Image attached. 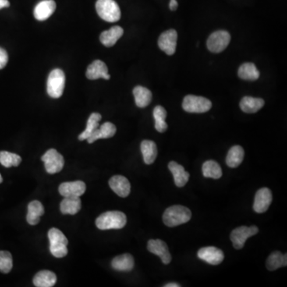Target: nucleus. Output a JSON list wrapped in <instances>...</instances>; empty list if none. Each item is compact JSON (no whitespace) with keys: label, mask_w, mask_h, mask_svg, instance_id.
I'll return each mask as SVG.
<instances>
[{"label":"nucleus","mask_w":287,"mask_h":287,"mask_svg":"<svg viewBox=\"0 0 287 287\" xmlns=\"http://www.w3.org/2000/svg\"><path fill=\"white\" fill-rule=\"evenodd\" d=\"M101 120V115L98 113H93L88 119L86 129L79 136V140H87L93 131L99 127V121Z\"/></svg>","instance_id":"obj_31"},{"label":"nucleus","mask_w":287,"mask_h":287,"mask_svg":"<svg viewBox=\"0 0 287 287\" xmlns=\"http://www.w3.org/2000/svg\"><path fill=\"white\" fill-rule=\"evenodd\" d=\"M199 259L211 265H219L224 261V254L222 250L214 246H207L199 250L197 253Z\"/></svg>","instance_id":"obj_12"},{"label":"nucleus","mask_w":287,"mask_h":287,"mask_svg":"<svg viewBox=\"0 0 287 287\" xmlns=\"http://www.w3.org/2000/svg\"><path fill=\"white\" fill-rule=\"evenodd\" d=\"M117 132V128L111 122H105L93 131V133L88 138V143L92 144L99 139H107L113 137Z\"/></svg>","instance_id":"obj_18"},{"label":"nucleus","mask_w":287,"mask_h":287,"mask_svg":"<svg viewBox=\"0 0 287 287\" xmlns=\"http://www.w3.org/2000/svg\"><path fill=\"white\" fill-rule=\"evenodd\" d=\"M192 218V212L185 206L174 205L168 207L163 214L164 224L169 228H173L181 224H186Z\"/></svg>","instance_id":"obj_1"},{"label":"nucleus","mask_w":287,"mask_h":287,"mask_svg":"<svg viewBox=\"0 0 287 287\" xmlns=\"http://www.w3.org/2000/svg\"><path fill=\"white\" fill-rule=\"evenodd\" d=\"M10 6V3L8 0H0V9L2 8H8Z\"/></svg>","instance_id":"obj_38"},{"label":"nucleus","mask_w":287,"mask_h":287,"mask_svg":"<svg viewBox=\"0 0 287 287\" xmlns=\"http://www.w3.org/2000/svg\"><path fill=\"white\" fill-rule=\"evenodd\" d=\"M263 99L252 97H244L241 100V110L246 114H255L261 110L264 105Z\"/></svg>","instance_id":"obj_26"},{"label":"nucleus","mask_w":287,"mask_h":287,"mask_svg":"<svg viewBox=\"0 0 287 287\" xmlns=\"http://www.w3.org/2000/svg\"><path fill=\"white\" fill-rule=\"evenodd\" d=\"M178 3L176 0H171L169 4V8L171 11H175L177 9Z\"/></svg>","instance_id":"obj_37"},{"label":"nucleus","mask_w":287,"mask_h":287,"mask_svg":"<svg viewBox=\"0 0 287 287\" xmlns=\"http://www.w3.org/2000/svg\"><path fill=\"white\" fill-rule=\"evenodd\" d=\"M182 106L186 112L203 114L211 110L212 104L210 100L205 97L188 95L184 99Z\"/></svg>","instance_id":"obj_6"},{"label":"nucleus","mask_w":287,"mask_h":287,"mask_svg":"<svg viewBox=\"0 0 287 287\" xmlns=\"http://www.w3.org/2000/svg\"><path fill=\"white\" fill-rule=\"evenodd\" d=\"M50 250L55 258H63L68 254V240L58 228H51L48 232Z\"/></svg>","instance_id":"obj_3"},{"label":"nucleus","mask_w":287,"mask_h":287,"mask_svg":"<svg viewBox=\"0 0 287 287\" xmlns=\"http://www.w3.org/2000/svg\"><path fill=\"white\" fill-rule=\"evenodd\" d=\"M140 150L143 155L144 161L146 164H152L157 157V148L153 140H145L140 144Z\"/></svg>","instance_id":"obj_24"},{"label":"nucleus","mask_w":287,"mask_h":287,"mask_svg":"<svg viewBox=\"0 0 287 287\" xmlns=\"http://www.w3.org/2000/svg\"><path fill=\"white\" fill-rule=\"evenodd\" d=\"M272 193L267 188H263L256 192L255 202H254V211L257 213H263L268 210L272 203Z\"/></svg>","instance_id":"obj_13"},{"label":"nucleus","mask_w":287,"mask_h":287,"mask_svg":"<svg viewBox=\"0 0 287 287\" xmlns=\"http://www.w3.org/2000/svg\"><path fill=\"white\" fill-rule=\"evenodd\" d=\"M86 190V184L83 181H77L73 182H65L60 185L58 192L64 197L67 196H79L84 194Z\"/></svg>","instance_id":"obj_14"},{"label":"nucleus","mask_w":287,"mask_h":287,"mask_svg":"<svg viewBox=\"0 0 287 287\" xmlns=\"http://www.w3.org/2000/svg\"><path fill=\"white\" fill-rule=\"evenodd\" d=\"M244 158V150L241 146H235L230 149L226 162L230 168H237L240 165Z\"/></svg>","instance_id":"obj_28"},{"label":"nucleus","mask_w":287,"mask_h":287,"mask_svg":"<svg viewBox=\"0 0 287 287\" xmlns=\"http://www.w3.org/2000/svg\"><path fill=\"white\" fill-rule=\"evenodd\" d=\"M42 161L44 162L46 171L49 174H55L61 172L65 164L62 154H60L54 149L49 150L42 157Z\"/></svg>","instance_id":"obj_7"},{"label":"nucleus","mask_w":287,"mask_h":287,"mask_svg":"<svg viewBox=\"0 0 287 287\" xmlns=\"http://www.w3.org/2000/svg\"><path fill=\"white\" fill-rule=\"evenodd\" d=\"M82 207V202L79 196H67L64 198L60 204L61 212L64 214H75Z\"/></svg>","instance_id":"obj_21"},{"label":"nucleus","mask_w":287,"mask_h":287,"mask_svg":"<svg viewBox=\"0 0 287 287\" xmlns=\"http://www.w3.org/2000/svg\"><path fill=\"white\" fill-rule=\"evenodd\" d=\"M148 250L161 258L164 264H169L172 261V256L170 255L168 246L161 239H150L148 242Z\"/></svg>","instance_id":"obj_11"},{"label":"nucleus","mask_w":287,"mask_h":287,"mask_svg":"<svg viewBox=\"0 0 287 287\" xmlns=\"http://www.w3.org/2000/svg\"><path fill=\"white\" fill-rule=\"evenodd\" d=\"M177 42V32L171 29L161 34L158 40V46L161 51H164L168 55H172L175 52Z\"/></svg>","instance_id":"obj_10"},{"label":"nucleus","mask_w":287,"mask_h":287,"mask_svg":"<svg viewBox=\"0 0 287 287\" xmlns=\"http://www.w3.org/2000/svg\"><path fill=\"white\" fill-rule=\"evenodd\" d=\"M124 30L121 26H113L110 30H105L100 35V41L103 45L107 47H111L115 45L120 38L123 35Z\"/></svg>","instance_id":"obj_20"},{"label":"nucleus","mask_w":287,"mask_h":287,"mask_svg":"<svg viewBox=\"0 0 287 287\" xmlns=\"http://www.w3.org/2000/svg\"><path fill=\"white\" fill-rule=\"evenodd\" d=\"M3 182V177H2V175H1V174H0V184L2 183Z\"/></svg>","instance_id":"obj_40"},{"label":"nucleus","mask_w":287,"mask_h":287,"mask_svg":"<svg viewBox=\"0 0 287 287\" xmlns=\"http://www.w3.org/2000/svg\"><path fill=\"white\" fill-rule=\"evenodd\" d=\"M13 267V259L12 254L8 252L0 250V272L8 274Z\"/></svg>","instance_id":"obj_35"},{"label":"nucleus","mask_w":287,"mask_h":287,"mask_svg":"<svg viewBox=\"0 0 287 287\" xmlns=\"http://www.w3.org/2000/svg\"><path fill=\"white\" fill-rule=\"evenodd\" d=\"M238 75L239 78L243 80L256 81L259 79L260 74L255 64L246 62L242 64L239 67Z\"/></svg>","instance_id":"obj_30"},{"label":"nucleus","mask_w":287,"mask_h":287,"mask_svg":"<svg viewBox=\"0 0 287 287\" xmlns=\"http://www.w3.org/2000/svg\"><path fill=\"white\" fill-rule=\"evenodd\" d=\"M135 102L139 108H145L152 101V93L147 88L138 86L133 89Z\"/></svg>","instance_id":"obj_27"},{"label":"nucleus","mask_w":287,"mask_h":287,"mask_svg":"<svg viewBox=\"0 0 287 287\" xmlns=\"http://www.w3.org/2000/svg\"><path fill=\"white\" fill-rule=\"evenodd\" d=\"M44 207L39 200L30 202L28 205V212L26 214V220L30 225H36L40 221V217L44 214Z\"/></svg>","instance_id":"obj_23"},{"label":"nucleus","mask_w":287,"mask_h":287,"mask_svg":"<svg viewBox=\"0 0 287 287\" xmlns=\"http://www.w3.org/2000/svg\"><path fill=\"white\" fill-rule=\"evenodd\" d=\"M203 175L206 178L220 179L222 176V169L220 164L214 161H207L203 164Z\"/></svg>","instance_id":"obj_32"},{"label":"nucleus","mask_w":287,"mask_h":287,"mask_svg":"<svg viewBox=\"0 0 287 287\" xmlns=\"http://www.w3.org/2000/svg\"><path fill=\"white\" fill-rule=\"evenodd\" d=\"M153 117L155 119V129L159 132H164L168 129L166 119L167 112L165 109L161 105H157L153 110Z\"/></svg>","instance_id":"obj_33"},{"label":"nucleus","mask_w":287,"mask_h":287,"mask_svg":"<svg viewBox=\"0 0 287 287\" xmlns=\"http://www.w3.org/2000/svg\"><path fill=\"white\" fill-rule=\"evenodd\" d=\"M112 267L119 271H130L134 267V259L129 254H124L114 258Z\"/></svg>","instance_id":"obj_25"},{"label":"nucleus","mask_w":287,"mask_h":287,"mask_svg":"<svg viewBox=\"0 0 287 287\" xmlns=\"http://www.w3.org/2000/svg\"><path fill=\"white\" fill-rule=\"evenodd\" d=\"M88 79L97 80L98 79H104L109 80L110 75L108 73V68L104 62L101 60H95L88 66L86 74Z\"/></svg>","instance_id":"obj_16"},{"label":"nucleus","mask_w":287,"mask_h":287,"mask_svg":"<svg viewBox=\"0 0 287 287\" xmlns=\"http://www.w3.org/2000/svg\"><path fill=\"white\" fill-rule=\"evenodd\" d=\"M231 41V35L225 30H218L209 36L207 41V48L212 53L224 51Z\"/></svg>","instance_id":"obj_8"},{"label":"nucleus","mask_w":287,"mask_h":287,"mask_svg":"<svg viewBox=\"0 0 287 287\" xmlns=\"http://www.w3.org/2000/svg\"><path fill=\"white\" fill-rule=\"evenodd\" d=\"M56 9L54 0H43L36 5L34 15L37 20L44 21L51 17Z\"/></svg>","instance_id":"obj_17"},{"label":"nucleus","mask_w":287,"mask_h":287,"mask_svg":"<svg viewBox=\"0 0 287 287\" xmlns=\"http://www.w3.org/2000/svg\"><path fill=\"white\" fill-rule=\"evenodd\" d=\"M8 62V54L2 47H0V69H4Z\"/></svg>","instance_id":"obj_36"},{"label":"nucleus","mask_w":287,"mask_h":287,"mask_svg":"<svg viewBox=\"0 0 287 287\" xmlns=\"http://www.w3.org/2000/svg\"><path fill=\"white\" fill-rule=\"evenodd\" d=\"M181 285L177 283H168L164 285V287H180Z\"/></svg>","instance_id":"obj_39"},{"label":"nucleus","mask_w":287,"mask_h":287,"mask_svg":"<svg viewBox=\"0 0 287 287\" xmlns=\"http://www.w3.org/2000/svg\"><path fill=\"white\" fill-rule=\"evenodd\" d=\"M65 76L63 71L55 69L51 71L47 79V93L52 98H59L63 93Z\"/></svg>","instance_id":"obj_5"},{"label":"nucleus","mask_w":287,"mask_h":287,"mask_svg":"<svg viewBox=\"0 0 287 287\" xmlns=\"http://www.w3.org/2000/svg\"><path fill=\"white\" fill-rule=\"evenodd\" d=\"M21 161H22V158L20 156L15 153L7 151L0 152V164L5 168L19 166Z\"/></svg>","instance_id":"obj_34"},{"label":"nucleus","mask_w":287,"mask_h":287,"mask_svg":"<svg viewBox=\"0 0 287 287\" xmlns=\"http://www.w3.org/2000/svg\"><path fill=\"white\" fill-rule=\"evenodd\" d=\"M96 11L101 19L109 23H115L121 19V10L114 0H97Z\"/></svg>","instance_id":"obj_4"},{"label":"nucleus","mask_w":287,"mask_h":287,"mask_svg":"<svg viewBox=\"0 0 287 287\" xmlns=\"http://www.w3.org/2000/svg\"><path fill=\"white\" fill-rule=\"evenodd\" d=\"M57 281L56 274L50 270H41L34 277L33 282L37 287H52Z\"/></svg>","instance_id":"obj_22"},{"label":"nucleus","mask_w":287,"mask_h":287,"mask_svg":"<svg viewBox=\"0 0 287 287\" xmlns=\"http://www.w3.org/2000/svg\"><path fill=\"white\" fill-rule=\"evenodd\" d=\"M109 185L110 189L121 197H127L130 193V183L129 180L123 175H114L109 181Z\"/></svg>","instance_id":"obj_15"},{"label":"nucleus","mask_w":287,"mask_h":287,"mask_svg":"<svg viewBox=\"0 0 287 287\" xmlns=\"http://www.w3.org/2000/svg\"><path fill=\"white\" fill-rule=\"evenodd\" d=\"M287 255H282L280 252H274L270 254L267 260V268L274 271L281 267H286Z\"/></svg>","instance_id":"obj_29"},{"label":"nucleus","mask_w":287,"mask_h":287,"mask_svg":"<svg viewBox=\"0 0 287 287\" xmlns=\"http://www.w3.org/2000/svg\"><path fill=\"white\" fill-rule=\"evenodd\" d=\"M126 223V216L118 211L103 213L96 220V226L100 230L121 229Z\"/></svg>","instance_id":"obj_2"},{"label":"nucleus","mask_w":287,"mask_h":287,"mask_svg":"<svg viewBox=\"0 0 287 287\" xmlns=\"http://www.w3.org/2000/svg\"><path fill=\"white\" fill-rule=\"evenodd\" d=\"M168 168L173 175L175 185L178 188H182L188 183L189 180V173L185 171V168L182 165L177 164L175 161H171L168 164Z\"/></svg>","instance_id":"obj_19"},{"label":"nucleus","mask_w":287,"mask_h":287,"mask_svg":"<svg viewBox=\"0 0 287 287\" xmlns=\"http://www.w3.org/2000/svg\"><path fill=\"white\" fill-rule=\"evenodd\" d=\"M259 232V228L256 226L245 227L242 226L235 228L231 234V240L233 243L234 247L237 250H240L244 246L246 239L250 237L256 235Z\"/></svg>","instance_id":"obj_9"}]
</instances>
